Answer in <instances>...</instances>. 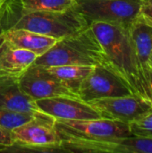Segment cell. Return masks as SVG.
<instances>
[{
	"instance_id": "obj_1",
	"label": "cell",
	"mask_w": 152,
	"mask_h": 153,
	"mask_svg": "<svg viewBox=\"0 0 152 153\" xmlns=\"http://www.w3.org/2000/svg\"><path fill=\"white\" fill-rule=\"evenodd\" d=\"M90 27L104 51L108 65L126 82L134 94L152 102L151 92L138 62L129 28L102 22H92Z\"/></svg>"
},
{
	"instance_id": "obj_11",
	"label": "cell",
	"mask_w": 152,
	"mask_h": 153,
	"mask_svg": "<svg viewBox=\"0 0 152 153\" xmlns=\"http://www.w3.org/2000/svg\"><path fill=\"white\" fill-rule=\"evenodd\" d=\"M39 111L53 119L82 120L100 118L98 111L80 98L57 96L36 100Z\"/></svg>"
},
{
	"instance_id": "obj_16",
	"label": "cell",
	"mask_w": 152,
	"mask_h": 153,
	"mask_svg": "<svg viewBox=\"0 0 152 153\" xmlns=\"http://www.w3.org/2000/svg\"><path fill=\"white\" fill-rule=\"evenodd\" d=\"M50 74L60 81L64 85L77 94L82 82L92 71L89 65H59L46 67ZM78 95V94H77Z\"/></svg>"
},
{
	"instance_id": "obj_7",
	"label": "cell",
	"mask_w": 152,
	"mask_h": 153,
	"mask_svg": "<svg viewBox=\"0 0 152 153\" xmlns=\"http://www.w3.org/2000/svg\"><path fill=\"white\" fill-rule=\"evenodd\" d=\"M77 94L81 100H94L134 94L126 82L108 63L93 66L92 71L82 82Z\"/></svg>"
},
{
	"instance_id": "obj_12",
	"label": "cell",
	"mask_w": 152,
	"mask_h": 153,
	"mask_svg": "<svg viewBox=\"0 0 152 153\" xmlns=\"http://www.w3.org/2000/svg\"><path fill=\"white\" fill-rule=\"evenodd\" d=\"M129 31L143 77L152 95V25L139 15L129 27Z\"/></svg>"
},
{
	"instance_id": "obj_3",
	"label": "cell",
	"mask_w": 152,
	"mask_h": 153,
	"mask_svg": "<svg viewBox=\"0 0 152 153\" xmlns=\"http://www.w3.org/2000/svg\"><path fill=\"white\" fill-rule=\"evenodd\" d=\"M106 63L104 51L93 30L88 28L58 39L46 53L38 56L34 65L43 67L59 65L95 66Z\"/></svg>"
},
{
	"instance_id": "obj_20",
	"label": "cell",
	"mask_w": 152,
	"mask_h": 153,
	"mask_svg": "<svg viewBox=\"0 0 152 153\" xmlns=\"http://www.w3.org/2000/svg\"><path fill=\"white\" fill-rule=\"evenodd\" d=\"M140 15L152 25V0H142Z\"/></svg>"
},
{
	"instance_id": "obj_5",
	"label": "cell",
	"mask_w": 152,
	"mask_h": 153,
	"mask_svg": "<svg viewBox=\"0 0 152 153\" xmlns=\"http://www.w3.org/2000/svg\"><path fill=\"white\" fill-rule=\"evenodd\" d=\"M54 127L60 142L108 141L133 135L129 124L102 117L82 120L54 119Z\"/></svg>"
},
{
	"instance_id": "obj_8",
	"label": "cell",
	"mask_w": 152,
	"mask_h": 153,
	"mask_svg": "<svg viewBox=\"0 0 152 153\" xmlns=\"http://www.w3.org/2000/svg\"><path fill=\"white\" fill-rule=\"evenodd\" d=\"M102 118L131 124L152 112V102L137 94L94 100L89 102Z\"/></svg>"
},
{
	"instance_id": "obj_10",
	"label": "cell",
	"mask_w": 152,
	"mask_h": 153,
	"mask_svg": "<svg viewBox=\"0 0 152 153\" xmlns=\"http://www.w3.org/2000/svg\"><path fill=\"white\" fill-rule=\"evenodd\" d=\"M21 89L32 100H39L57 96H79L48 73L46 67L32 64L19 78Z\"/></svg>"
},
{
	"instance_id": "obj_18",
	"label": "cell",
	"mask_w": 152,
	"mask_h": 153,
	"mask_svg": "<svg viewBox=\"0 0 152 153\" xmlns=\"http://www.w3.org/2000/svg\"><path fill=\"white\" fill-rule=\"evenodd\" d=\"M39 114L23 113L0 108V127L11 132L14 128L32 120Z\"/></svg>"
},
{
	"instance_id": "obj_25",
	"label": "cell",
	"mask_w": 152,
	"mask_h": 153,
	"mask_svg": "<svg viewBox=\"0 0 152 153\" xmlns=\"http://www.w3.org/2000/svg\"><path fill=\"white\" fill-rule=\"evenodd\" d=\"M151 137H152V135H151Z\"/></svg>"
},
{
	"instance_id": "obj_2",
	"label": "cell",
	"mask_w": 152,
	"mask_h": 153,
	"mask_svg": "<svg viewBox=\"0 0 152 153\" xmlns=\"http://www.w3.org/2000/svg\"><path fill=\"white\" fill-rule=\"evenodd\" d=\"M3 30L23 29L57 39L73 35L90 26L76 5L65 11H30L18 0L3 4Z\"/></svg>"
},
{
	"instance_id": "obj_22",
	"label": "cell",
	"mask_w": 152,
	"mask_h": 153,
	"mask_svg": "<svg viewBox=\"0 0 152 153\" xmlns=\"http://www.w3.org/2000/svg\"><path fill=\"white\" fill-rule=\"evenodd\" d=\"M2 15H3V5L0 6V43L2 42L3 40V38H2V34H3V26H2Z\"/></svg>"
},
{
	"instance_id": "obj_21",
	"label": "cell",
	"mask_w": 152,
	"mask_h": 153,
	"mask_svg": "<svg viewBox=\"0 0 152 153\" xmlns=\"http://www.w3.org/2000/svg\"><path fill=\"white\" fill-rule=\"evenodd\" d=\"M12 143H13V139H12L11 132L0 127V144H3L7 147Z\"/></svg>"
},
{
	"instance_id": "obj_14",
	"label": "cell",
	"mask_w": 152,
	"mask_h": 153,
	"mask_svg": "<svg viewBox=\"0 0 152 153\" xmlns=\"http://www.w3.org/2000/svg\"><path fill=\"white\" fill-rule=\"evenodd\" d=\"M2 38L11 46L31 51L38 56L46 53L58 40L56 38L23 29L4 30Z\"/></svg>"
},
{
	"instance_id": "obj_13",
	"label": "cell",
	"mask_w": 152,
	"mask_h": 153,
	"mask_svg": "<svg viewBox=\"0 0 152 153\" xmlns=\"http://www.w3.org/2000/svg\"><path fill=\"white\" fill-rule=\"evenodd\" d=\"M37 57L35 53L14 48L3 39L0 43V79H18Z\"/></svg>"
},
{
	"instance_id": "obj_15",
	"label": "cell",
	"mask_w": 152,
	"mask_h": 153,
	"mask_svg": "<svg viewBox=\"0 0 152 153\" xmlns=\"http://www.w3.org/2000/svg\"><path fill=\"white\" fill-rule=\"evenodd\" d=\"M0 108L23 113H40L36 101L21 89L18 79H0Z\"/></svg>"
},
{
	"instance_id": "obj_4",
	"label": "cell",
	"mask_w": 152,
	"mask_h": 153,
	"mask_svg": "<svg viewBox=\"0 0 152 153\" xmlns=\"http://www.w3.org/2000/svg\"><path fill=\"white\" fill-rule=\"evenodd\" d=\"M13 143L3 152H64L54 119L39 113L11 131Z\"/></svg>"
},
{
	"instance_id": "obj_17",
	"label": "cell",
	"mask_w": 152,
	"mask_h": 153,
	"mask_svg": "<svg viewBox=\"0 0 152 153\" xmlns=\"http://www.w3.org/2000/svg\"><path fill=\"white\" fill-rule=\"evenodd\" d=\"M30 11H65L75 5L76 0H18Z\"/></svg>"
},
{
	"instance_id": "obj_6",
	"label": "cell",
	"mask_w": 152,
	"mask_h": 153,
	"mask_svg": "<svg viewBox=\"0 0 152 153\" xmlns=\"http://www.w3.org/2000/svg\"><path fill=\"white\" fill-rule=\"evenodd\" d=\"M142 0H76V7L90 23L102 22L129 28L140 15Z\"/></svg>"
},
{
	"instance_id": "obj_9",
	"label": "cell",
	"mask_w": 152,
	"mask_h": 153,
	"mask_svg": "<svg viewBox=\"0 0 152 153\" xmlns=\"http://www.w3.org/2000/svg\"><path fill=\"white\" fill-rule=\"evenodd\" d=\"M64 152L152 153V137L131 135L108 141L61 142Z\"/></svg>"
},
{
	"instance_id": "obj_19",
	"label": "cell",
	"mask_w": 152,
	"mask_h": 153,
	"mask_svg": "<svg viewBox=\"0 0 152 153\" xmlns=\"http://www.w3.org/2000/svg\"><path fill=\"white\" fill-rule=\"evenodd\" d=\"M131 132L133 135L151 136L152 135V112L129 124Z\"/></svg>"
},
{
	"instance_id": "obj_23",
	"label": "cell",
	"mask_w": 152,
	"mask_h": 153,
	"mask_svg": "<svg viewBox=\"0 0 152 153\" xmlns=\"http://www.w3.org/2000/svg\"><path fill=\"white\" fill-rule=\"evenodd\" d=\"M5 148H6V146H4L3 144H0V152H3Z\"/></svg>"
},
{
	"instance_id": "obj_24",
	"label": "cell",
	"mask_w": 152,
	"mask_h": 153,
	"mask_svg": "<svg viewBox=\"0 0 152 153\" xmlns=\"http://www.w3.org/2000/svg\"><path fill=\"white\" fill-rule=\"evenodd\" d=\"M6 1H8V0H0V6H2Z\"/></svg>"
}]
</instances>
